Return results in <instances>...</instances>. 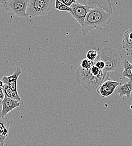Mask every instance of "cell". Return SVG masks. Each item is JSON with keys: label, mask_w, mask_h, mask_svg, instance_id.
<instances>
[{"label": "cell", "mask_w": 132, "mask_h": 146, "mask_svg": "<svg viewBox=\"0 0 132 146\" xmlns=\"http://www.w3.org/2000/svg\"><path fill=\"white\" fill-rule=\"evenodd\" d=\"M111 15L99 7L90 9L84 24L81 27L83 36H86L90 32L94 29L103 31L111 23Z\"/></svg>", "instance_id": "cell-1"}, {"label": "cell", "mask_w": 132, "mask_h": 146, "mask_svg": "<svg viewBox=\"0 0 132 146\" xmlns=\"http://www.w3.org/2000/svg\"><path fill=\"white\" fill-rule=\"evenodd\" d=\"M109 78V74L95 76L90 69H84L79 66L75 74L76 82L88 92L97 90L100 85Z\"/></svg>", "instance_id": "cell-2"}, {"label": "cell", "mask_w": 132, "mask_h": 146, "mask_svg": "<svg viewBox=\"0 0 132 146\" xmlns=\"http://www.w3.org/2000/svg\"><path fill=\"white\" fill-rule=\"evenodd\" d=\"M96 60L104 62L105 68L103 72L106 73L116 71L123 65L124 61L123 56L120 51L109 47L101 50Z\"/></svg>", "instance_id": "cell-3"}, {"label": "cell", "mask_w": 132, "mask_h": 146, "mask_svg": "<svg viewBox=\"0 0 132 146\" xmlns=\"http://www.w3.org/2000/svg\"><path fill=\"white\" fill-rule=\"evenodd\" d=\"M53 0H29L27 14L30 18L45 15L51 9Z\"/></svg>", "instance_id": "cell-4"}, {"label": "cell", "mask_w": 132, "mask_h": 146, "mask_svg": "<svg viewBox=\"0 0 132 146\" xmlns=\"http://www.w3.org/2000/svg\"><path fill=\"white\" fill-rule=\"evenodd\" d=\"M29 0H10L2 5L9 13L20 18L27 17V10Z\"/></svg>", "instance_id": "cell-5"}, {"label": "cell", "mask_w": 132, "mask_h": 146, "mask_svg": "<svg viewBox=\"0 0 132 146\" xmlns=\"http://www.w3.org/2000/svg\"><path fill=\"white\" fill-rule=\"evenodd\" d=\"M69 13L75 19L76 21L82 27L84 24L86 17L90 10V9L85 5L76 2L70 6Z\"/></svg>", "instance_id": "cell-6"}, {"label": "cell", "mask_w": 132, "mask_h": 146, "mask_svg": "<svg viewBox=\"0 0 132 146\" xmlns=\"http://www.w3.org/2000/svg\"><path fill=\"white\" fill-rule=\"evenodd\" d=\"M76 1L86 6L90 9L99 7L110 14L113 13V9L110 0H76Z\"/></svg>", "instance_id": "cell-7"}, {"label": "cell", "mask_w": 132, "mask_h": 146, "mask_svg": "<svg viewBox=\"0 0 132 146\" xmlns=\"http://www.w3.org/2000/svg\"><path fill=\"white\" fill-rule=\"evenodd\" d=\"M120 84H121L120 82L109 78L100 85L97 91L103 98L108 97L113 94L117 87Z\"/></svg>", "instance_id": "cell-8"}, {"label": "cell", "mask_w": 132, "mask_h": 146, "mask_svg": "<svg viewBox=\"0 0 132 146\" xmlns=\"http://www.w3.org/2000/svg\"><path fill=\"white\" fill-rule=\"evenodd\" d=\"M22 104V101L15 100L5 96V98L1 101L2 106L0 110V116L5 117L13 110L19 108Z\"/></svg>", "instance_id": "cell-9"}, {"label": "cell", "mask_w": 132, "mask_h": 146, "mask_svg": "<svg viewBox=\"0 0 132 146\" xmlns=\"http://www.w3.org/2000/svg\"><path fill=\"white\" fill-rule=\"evenodd\" d=\"M13 121L5 117L0 116V143L5 146L9 138L10 127Z\"/></svg>", "instance_id": "cell-10"}, {"label": "cell", "mask_w": 132, "mask_h": 146, "mask_svg": "<svg viewBox=\"0 0 132 146\" xmlns=\"http://www.w3.org/2000/svg\"><path fill=\"white\" fill-rule=\"evenodd\" d=\"M21 74V70L19 66L16 67L14 73L10 76H3L1 79L5 84L15 91L18 92V80Z\"/></svg>", "instance_id": "cell-11"}, {"label": "cell", "mask_w": 132, "mask_h": 146, "mask_svg": "<svg viewBox=\"0 0 132 146\" xmlns=\"http://www.w3.org/2000/svg\"><path fill=\"white\" fill-rule=\"evenodd\" d=\"M122 48L127 51V55H132V29L125 31L121 41Z\"/></svg>", "instance_id": "cell-12"}, {"label": "cell", "mask_w": 132, "mask_h": 146, "mask_svg": "<svg viewBox=\"0 0 132 146\" xmlns=\"http://www.w3.org/2000/svg\"><path fill=\"white\" fill-rule=\"evenodd\" d=\"M117 93L119 98H121L124 96L129 98L132 93V81H129L123 84H120L117 87Z\"/></svg>", "instance_id": "cell-13"}, {"label": "cell", "mask_w": 132, "mask_h": 146, "mask_svg": "<svg viewBox=\"0 0 132 146\" xmlns=\"http://www.w3.org/2000/svg\"><path fill=\"white\" fill-rule=\"evenodd\" d=\"M123 68L124 70L122 73V78H128L130 81H132V64L127 59L124 60Z\"/></svg>", "instance_id": "cell-14"}, {"label": "cell", "mask_w": 132, "mask_h": 146, "mask_svg": "<svg viewBox=\"0 0 132 146\" xmlns=\"http://www.w3.org/2000/svg\"><path fill=\"white\" fill-rule=\"evenodd\" d=\"M2 90L5 94V96L15 100L21 101V98L19 96L18 92H16L13 90L7 85L5 84L4 86L2 88Z\"/></svg>", "instance_id": "cell-15"}, {"label": "cell", "mask_w": 132, "mask_h": 146, "mask_svg": "<svg viewBox=\"0 0 132 146\" xmlns=\"http://www.w3.org/2000/svg\"><path fill=\"white\" fill-rule=\"evenodd\" d=\"M55 8L60 11H63V12H70V7L66 6L65 5L63 4L62 2H60L58 0H55Z\"/></svg>", "instance_id": "cell-16"}, {"label": "cell", "mask_w": 132, "mask_h": 146, "mask_svg": "<svg viewBox=\"0 0 132 146\" xmlns=\"http://www.w3.org/2000/svg\"><path fill=\"white\" fill-rule=\"evenodd\" d=\"M93 64H94V62L91 61V60L86 58L83 59L81 61L80 66L84 69H90L91 68V66L93 65Z\"/></svg>", "instance_id": "cell-17"}, {"label": "cell", "mask_w": 132, "mask_h": 146, "mask_svg": "<svg viewBox=\"0 0 132 146\" xmlns=\"http://www.w3.org/2000/svg\"><path fill=\"white\" fill-rule=\"evenodd\" d=\"M98 56V53L96 51L94 50H91L88 51L86 54V58L91 60L92 62H94Z\"/></svg>", "instance_id": "cell-18"}, {"label": "cell", "mask_w": 132, "mask_h": 146, "mask_svg": "<svg viewBox=\"0 0 132 146\" xmlns=\"http://www.w3.org/2000/svg\"><path fill=\"white\" fill-rule=\"evenodd\" d=\"M94 65L97 67L98 69H99L101 70H103L105 68V64L104 62L102 60H96L94 62Z\"/></svg>", "instance_id": "cell-19"}, {"label": "cell", "mask_w": 132, "mask_h": 146, "mask_svg": "<svg viewBox=\"0 0 132 146\" xmlns=\"http://www.w3.org/2000/svg\"><path fill=\"white\" fill-rule=\"evenodd\" d=\"M60 2H62L63 4L67 6L70 7L72 4L76 2V0H58Z\"/></svg>", "instance_id": "cell-20"}, {"label": "cell", "mask_w": 132, "mask_h": 146, "mask_svg": "<svg viewBox=\"0 0 132 146\" xmlns=\"http://www.w3.org/2000/svg\"><path fill=\"white\" fill-rule=\"evenodd\" d=\"M5 98V94L2 90V88L0 87V101H1Z\"/></svg>", "instance_id": "cell-21"}, {"label": "cell", "mask_w": 132, "mask_h": 146, "mask_svg": "<svg viewBox=\"0 0 132 146\" xmlns=\"http://www.w3.org/2000/svg\"><path fill=\"white\" fill-rule=\"evenodd\" d=\"M4 85H5L4 82H3L2 80H0V87L3 88V87L4 86Z\"/></svg>", "instance_id": "cell-22"}, {"label": "cell", "mask_w": 132, "mask_h": 146, "mask_svg": "<svg viewBox=\"0 0 132 146\" xmlns=\"http://www.w3.org/2000/svg\"><path fill=\"white\" fill-rule=\"evenodd\" d=\"M6 1H7L6 0H0V3H1L2 5L3 3H5Z\"/></svg>", "instance_id": "cell-23"}, {"label": "cell", "mask_w": 132, "mask_h": 146, "mask_svg": "<svg viewBox=\"0 0 132 146\" xmlns=\"http://www.w3.org/2000/svg\"><path fill=\"white\" fill-rule=\"evenodd\" d=\"M6 1H7L6 2H7V1H10V0H6Z\"/></svg>", "instance_id": "cell-24"}, {"label": "cell", "mask_w": 132, "mask_h": 146, "mask_svg": "<svg viewBox=\"0 0 132 146\" xmlns=\"http://www.w3.org/2000/svg\"><path fill=\"white\" fill-rule=\"evenodd\" d=\"M0 146H2L1 145V143H0Z\"/></svg>", "instance_id": "cell-25"}]
</instances>
